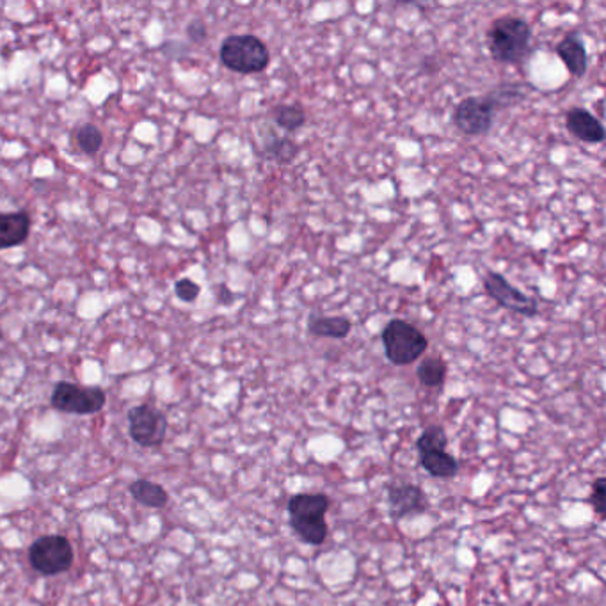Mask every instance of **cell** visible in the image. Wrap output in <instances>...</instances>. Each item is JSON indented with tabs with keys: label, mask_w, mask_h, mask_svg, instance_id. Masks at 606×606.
Returning <instances> with one entry per match:
<instances>
[{
	"label": "cell",
	"mask_w": 606,
	"mask_h": 606,
	"mask_svg": "<svg viewBox=\"0 0 606 606\" xmlns=\"http://www.w3.org/2000/svg\"><path fill=\"white\" fill-rule=\"evenodd\" d=\"M533 31L530 24L514 15L495 19L486 33L487 50L493 61L500 65H521L532 52Z\"/></svg>",
	"instance_id": "1"
},
{
	"label": "cell",
	"mask_w": 606,
	"mask_h": 606,
	"mask_svg": "<svg viewBox=\"0 0 606 606\" xmlns=\"http://www.w3.org/2000/svg\"><path fill=\"white\" fill-rule=\"evenodd\" d=\"M331 500L324 493H297L288 498L290 526L299 541L310 546H322L327 539L329 526L326 514Z\"/></svg>",
	"instance_id": "2"
},
{
	"label": "cell",
	"mask_w": 606,
	"mask_h": 606,
	"mask_svg": "<svg viewBox=\"0 0 606 606\" xmlns=\"http://www.w3.org/2000/svg\"><path fill=\"white\" fill-rule=\"evenodd\" d=\"M386 359L395 366H408L418 361L429 349L427 336L411 322L391 318L380 334Z\"/></svg>",
	"instance_id": "3"
},
{
	"label": "cell",
	"mask_w": 606,
	"mask_h": 606,
	"mask_svg": "<svg viewBox=\"0 0 606 606\" xmlns=\"http://www.w3.org/2000/svg\"><path fill=\"white\" fill-rule=\"evenodd\" d=\"M219 59L225 68L241 75H257L269 68L271 52L255 35H232L223 40Z\"/></svg>",
	"instance_id": "4"
},
{
	"label": "cell",
	"mask_w": 606,
	"mask_h": 606,
	"mask_svg": "<svg viewBox=\"0 0 606 606\" xmlns=\"http://www.w3.org/2000/svg\"><path fill=\"white\" fill-rule=\"evenodd\" d=\"M50 403L54 410L61 413L88 417L96 415L105 408L107 395L98 386H79L68 380H61L52 391Z\"/></svg>",
	"instance_id": "5"
},
{
	"label": "cell",
	"mask_w": 606,
	"mask_h": 606,
	"mask_svg": "<svg viewBox=\"0 0 606 606\" xmlns=\"http://www.w3.org/2000/svg\"><path fill=\"white\" fill-rule=\"evenodd\" d=\"M29 562L40 574L58 576L73 565V548L63 535H45L31 544Z\"/></svg>",
	"instance_id": "6"
},
{
	"label": "cell",
	"mask_w": 606,
	"mask_h": 606,
	"mask_svg": "<svg viewBox=\"0 0 606 606\" xmlns=\"http://www.w3.org/2000/svg\"><path fill=\"white\" fill-rule=\"evenodd\" d=\"M128 433L134 443L142 449L160 447L165 440L167 420L162 411L155 410L150 403H141L128 411Z\"/></svg>",
	"instance_id": "7"
},
{
	"label": "cell",
	"mask_w": 606,
	"mask_h": 606,
	"mask_svg": "<svg viewBox=\"0 0 606 606\" xmlns=\"http://www.w3.org/2000/svg\"><path fill=\"white\" fill-rule=\"evenodd\" d=\"M496 109L484 96H468L461 100L454 111L452 121L456 128L470 137L487 135L496 119Z\"/></svg>",
	"instance_id": "8"
},
{
	"label": "cell",
	"mask_w": 606,
	"mask_h": 606,
	"mask_svg": "<svg viewBox=\"0 0 606 606\" xmlns=\"http://www.w3.org/2000/svg\"><path fill=\"white\" fill-rule=\"evenodd\" d=\"M484 290L486 294L502 308L518 313L521 317L532 318L539 313L537 299L526 295L519 288H516L503 274L489 271L484 276Z\"/></svg>",
	"instance_id": "9"
},
{
	"label": "cell",
	"mask_w": 606,
	"mask_h": 606,
	"mask_svg": "<svg viewBox=\"0 0 606 606\" xmlns=\"http://www.w3.org/2000/svg\"><path fill=\"white\" fill-rule=\"evenodd\" d=\"M387 505L393 521L420 516L429 510L426 491L411 482H393L387 486Z\"/></svg>",
	"instance_id": "10"
},
{
	"label": "cell",
	"mask_w": 606,
	"mask_h": 606,
	"mask_svg": "<svg viewBox=\"0 0 606 606\" xmlns=\"http://www.w3.org/2000/svg\"><path fill=\"white\" fill-rule=\"evenodd\" d=\"M555 50L572 77L576 79L585 77L588 70V52L578 31L565 33L564 38L556 43Z\"/></svg>",
	"instance_id": "11"
},
{
	"label": "cell",
	"mask_w": 606,
	"mask_h": 606,
	"mask_svg": "<svg viewBox=\"0 0 606 606\" xmlns=\"http://www.w3.org/2000/svg\"><path fill=\"white\" fill-rule=\"evenodd\" d=\"M565 127L572 137L588 144H599L604 141L602 123L583 107H572L565 114Z\"/></svg>",
	"instance_id": "12"
},
{
	"label": "cell",
	"mask_w": 606,
	"mask_h": 606,
	"mask_svg": "<svg viewBox=\"0 0 606 606\" xmlns=\"http://www.w3.org/2000/svg\"><path fill=\"white\" fill-rule=\"evenodd\" d=\"M31 235L27 212H0V249L22 246Z\"/></svg>",
	"instance_id": "13"
},
{
	"label": "cell",
	"mask_w": 606,
	"mask_h": 606,
	"mask_svg": "<svg viewBox=\"0 0 606 606\" xmlns=\"http://www.w3.org/2000/svg\"><path fill=\"white\" fill-rule=\"evenodd\" d=\"M352 331V322L343 315H317L308 318V333L315 338L345 340Z\"/></svg>",
	"instance_id": "14"
},
{
	"label": "cell",
	"mask_w": 606,
	"mask_h": 606,
	"mask_svg": "<svg viewBox=\"0 0 606 606\" xmlns=\"http://www.w3.org/2000/svg\"><path fill=\"white\" fill-rule=\"evenodd\" d=\"M530 91L528 84L521 82H502L496 88H493L489 93H486V98L493 104L496 112L510 109L518 104H521Z\"/></svg>",
	"instance_id": "15"
},
{
	"label": "cell",
	"mask_w": 606,
	"mask_h": 606,
	"mask_svg": "<svg viewBox=\"0 0 606 606\" xmlns=\"http://www.w3.org/2000/svg\"><path fill=\"white\" fill-rule=\"evenodd\" d=\"M420 466L434 479H454L461 470L457 459L447 450L422 454Z\"/></svg>",
	"instance_id": "16"
},
{
	"label": "cell",
	"mask_w": 606,
	"mask_h": 606,
	"mask_svg": "<svg viewBox=\"0 0 606 606\" xmlns=\"http://www.w3.org/2000/svg\"><path fill=\"white\" fill-rule=\"evenodd\" d=\"M128 491L135 502L150 509H160L169 502V495L165 489L150 480H135L128 486Z\"/></svg>",
	"instance_id": "17"
},
{
	"label": "cell",
	"mask_w": 606,
	"mask_h": 606,
	"mask_svg": "<svg viewBox=\"0 0 606 606\" xmlns=\"http://www.w3.org/2000/svg\"><path fill=\"white\" fill-rule=\"evenodd\" d=\"M447 373H449V366H447V363H445L441 357H438V356L422 359V363H420L418 368H417L418 382H420L424 387H429V389L441 387V386L445 384V380H447Z\"/></svg>",
	"instance_id": "18"
},
{
	"label": "cell",
	"mask_w": 606,
	"mask_h": 606,
	"mask_svg": "<svg viewBox=\"0 0 606 606\" xmlns=\"http://www.w3.org/2000/svg\"><path fill=\"white\" fill-rule=\"evenodd\" d=\"M269 114L272 121L287 132L299 130L306 123V111L299 104H278L271 109Z\"/></svg>",
	"instance_id": "19"
},
{
	"label": "cell",
	"mask_w": 606,
	"mask_h": 606,
	"mask_svg": "<svg viewBox=\"0 0 606 606\" xmlns=\"http://www.w3.org/2000/svg\"><path fill=\"white\" fill-rule=\"evenodd\" d=\"M299 144L288 137H274L271 142L265 144V158L276 164L287 165L295 160L299 155Z\"/></svg>",
	"instance_id": "20"
},
{
	"label": "cell",
	"mask_w": 606,
	"mask_h": 606,
	"mask_svg": "<svg viewBox=\"0 0 606 606\" xmlns=\"http://www.w3.org/2000/svg\"><path fill=\"white\" fill-rule=\"evenodd\" d=\"M449 447V434L443 426L434 424L422 431V434L417 440V450L418 454H431V452H443Z\"/></svg>",
	"instance_id": "21"
},
{
	"label": "cell",
	"mask_w": 606,
	"mask_h": 606,
	"mask_svg": "<svg viewBox=\"0 0 606 606\" xmlns=\"http://www.w3.org/2000/svg\"><path fill=\"white\" fill-rule=\"evenodd\" d=\"M75 142L84 153L95 155L100 151V148L104 144V134L100 132V128L96 125L84 123L75 130Z\"/></svg>",
	"instance_id": "22"
},
{
	"label": "cell",
	"mask_w": 606,
	"mask_h": 606,
	"mask_svg": "<svg viewBox=\"0 0 606 606\" xmlns=\"http://www.w3.org/2000/svg\"><path fill=\"white\" fill-rule=\"evenodd\" d=\"M590 503L597 518L602 521L606 518V479L599 477L592 484V493H590Z\"/></svg>",
	"instance_id": "23"
},
{
	"label": "cell",
	"mask_w": 606,
	"mask_h": 606,
	"mask_svg": "<svg viewBox=\"0 0 606 606\" xmlns=\"http://www.w3.org/2000/svg\"><path fill=\"white\" fill-rule=\"evenodd\" d=\"M174 294L183 303H194L201 294V287L188 278H181L174 283Z\"/></svg>",
	"instance_id": "24"
},
{
	"label": "cell",
	"mask_w": 606,
	"mask_h": 606,
	"mask_svg": "<svg viewBox=\"0 0 606 606\" xmlns=\"http://www.w3.org/2000/svg\"><path fill=\"white\" fill-rule=\"evenodd\" d=\"M207 26L205 22H201V20H192L188 26H187V36L190 38V42L194 43H201V42H205L207 40Z\"/></svg>",
	"instance_id": "25"
}]
</instances>
